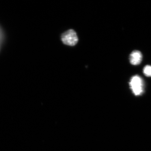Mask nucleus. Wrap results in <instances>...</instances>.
<instances>
[{"instance_id": "nucleus-1", "label": "nucleus", "mask_w": 151, "mask_h": 151, "mask_svg": "<svg viewBox=\"0 0 151 151\" xmlns=\"http://www.w3.org/2000/svg\"><path fill=\"white\" fill-rule=\"evenodd\" d=\"M131 89L135 95H139L143 92V83L142 78L136 75L131 78L130 82Z\"/></svg>"}, {"instance_id": "nucleus-2", "label": "nucleus", "mask_w": 151, "mask_h": 151, "mask_svg": "<svg viewBox=\"0 0 151 151\" xmlns=\"http://www.w3.org/2000/svg\"><path fill=\"white\" fill-rule=\"evenodd\" d=\"M61 40L64 44L69 46H74L78 42V38L75 31L69 29L62 35Z\"/></svg>"}, {"instance_id": "nucleus-3", "label": "nucleus", "mask_w": 151, "mask_h": 151, "mask_svg": "<svg viewBox=\"0 0 151 151\" xmlns=\"http://www.w3.org/2000/svg\"><path fill=\"white\" fill-rule=\"evenodd\" d=\"M142 58V55L141 52L139 50H134L132 52L130 55V61L131 64L137 65L141 63Z\"/></svg>"}, {"instance_id": "nucleus-4", "label": "nucleus", "mask_w": 151, "mask_h": 151, "mask_svg": "<svg viewBox=\"0 0 151 151\" xmlns=\"http://www.w3.org/2000/svg\"><path fill=\"white\" fill-rule=\"evenodd\" d=\"M144 74L148 77H151V66L147 65L145 66L143 70Z\"/></svg>"}]
</instances>
